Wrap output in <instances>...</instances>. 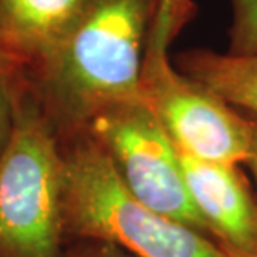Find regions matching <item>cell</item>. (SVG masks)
Instances as JSON below:
<instances>
[{"label": "cell", "instance_id": "obj_1", "mask_svg": "<svg viewBox=\"0 0 257 257\" xmlns=\"http://www.w3.org/2000/svg\"><path fill=\"white\" fill-rule=\"evenodd\" d=\"M162 0H89L57 55L22 87L59 139L85 131L97 112L141 99L146 50Z\"/></svg>", "mask_w": 257, "mask_h": 257}, {"label": "cell", "instance_id": "obj_2", "mask_svg": "<svg viewBox=\"0 0 257 257\" xmlns=\"http://www.w3.org/2000/svg\"><path fill=\"white\" fill-rule=\"evenodd\" d=\"M67 240H100L132 257H227L200 230L147 207L124 186L104 147L80 131L60 139Z\"/></svg>", "mask_w": 257, "mask_h": 257}, {"label": "cell", "instance_id": "obj_3", "mask_svg": "<svg viewBox=\"0 0 257 257\" xmlns=\"http://www.w3.org/2000/svg\"><path fill=\"white\" fill-rule=\"evenodd\" d=\"M62 191L60 139L19 84L14 127L0 152V257H64Z\"/></svg>", "mask_w": 257, "mask_h": 257}, {"label": "cell", "instance_id": "obj_4", "mask_svg": "<svg viewBox=\"0 0 257 257\" xmlns=\"http://www.w3.org/2000/svg\"><path fill=\"white\" fill-rule=\"evenodd\" d=\"M87 131L104 147L120 181L142 204L209 234L189 194L179 149L144 97L102 109Z\"/></svg>", "mask_w": 257, "mask_h": 257}, {"label": "cell", "instance_id": "obj_5", "mask_svg": "<svg viewBox=\"0 0 257 257\" xmlns=\"http://www.w3.org/2000/svg\"><path fill=\"white\" fill-rule=\"evenodd\" d=\"M141 92L177 149L202 161L247 166L252 119L177 69L169 49L147 45Z\"/></svg>", "mask_w": 257, "mask_h": 257}, {"label": "cell", "instance_id": "obj_6", "mask_svg": "<svg viewBox=\"0 0 257 257\" xmlns=\"http://www.w3.org/2000/svg\"><path fill=\"white\" fill-rule=\"evenodd\" d=\"M89 0H0V57L20 82L52 60Z\"/></svg>", "mask_w": 257, "mask_h": 257}, {"label": "cell", "instance_id": "obj_7", "mask_svg": "<svg viewBox=\"0 0 257 257\" xmlns=\"http://www.w3.org/2000/svg\"><path fill=\"white\" fill-rule=\"evenodd\" d=\"M181 154L192 202L219 244L257 254V200L237 166Z\"/></svg>", "mask_w": 257, "mask_h": 257}, {"label": "cell", "instance_id": "obj_8", "mask_svg": "<svg viewBox=\"0 0 257 257\" xmlns=\"http://www.w3.org/2000/svg\"><path fill=\"white\" fill-rule=\"evenodd\" d=\"M176 67L237 110L257 119V54L191 49L177 55Z\"/></svg>", "mask_w": 257, "mask_h": 257}, {"label": "cell", "instance_id": "obj_9", "mask_svg": "<svg viewBox=\"0 0 257 257\" xmlns=\"http://www.w3.org/2000/svg\"><path fill=\"white\" fill-rule=\"evenodd\" d=\"M195 15L197 5L194 0H162L149 44L169 49Z\"/></svg>", "mask_w": 257, "mask_h": 257}, {"label": "cell", "instance_id": "obj_10", "mask_svg": "<svg viewBox=\"0 0 257 257\" xmlns=\"http://www.w3.org/2000/svg\"><path fill=\"white\" fill-rule=\"evenodd\" d=\"M229 54H257V0H229Z\"/></svg>", "mask_w": 257, "mask_h": 257}, {"label": "cell", "instance_id": "obj_11", "mask_svg": "<svg viewBox=\"0 0 257 257\" xmlns=\"http://www.w3.org/2000/svg\"><path fill=\"white\" fill-rule=\"evenodd\" d=\"M15 87H17L15 74L0 57V152L4 151L14 127Z\"/></svg>", "mask_w": 257, "mask_h": 257}, {"label": "cell", "instance_id": "obj_12", "mask_svg": "<svg viewBox=\"0 0 257 257\" xmlns=\"http://www.w3.org/2000/svg\"><path fill=\"white\" fill-rule=\"evenodd\" d=\"M64 257H132L117 245L100 242V240H75L72 245H67Z\"/></svg>", "mask_w": 257, "mask_h": 257}, {"label": "cell", "instance_id": "obj_13", "mask_svg": "<svg viewBox=\"0 0 257 257\" xmlns=\"http://www.w3.org/2000/svg\"><path fill=\"white\" fill-rule=\"evenodd\" d=\"M252 119V154H250V159L247 162V167L250 169L252 172V177H254V182H255V189H257V119L252 115H249Z\"/></svg>", "mask_w": 257, "mask_h": 257}, {"label": "cell", "instance_id": "obj_14", "mask_svg": "<svg viewBox=\"0 0 257 257\" xmlns=\"http://www.w3.org/2000/svg\"><path fill=\"white\" fill-rule=\"evenodd\" d=\"M217 242V240H215ZM219 244V242H217ZM220 249L224 250V254L227 257H257V254H247V252H242V250H237V249H232L229 245H224V244H219Z\"/></svg>", "mask_w": 257, "mask_h": 257}]
</instances>
